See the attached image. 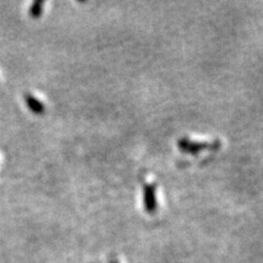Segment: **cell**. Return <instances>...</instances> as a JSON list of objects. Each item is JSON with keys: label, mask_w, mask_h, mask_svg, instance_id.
<instances>
[{"label": "cell", "mask_w": 263, "mask_h": 263, "mask_svg": "<svg viewBox=\"0 0 263 263\" xmlns=\"http://www.w3.org/2000/svg\"><path fill=\"white\" fill-rule=\"evenodd\" d=\"M23 99L29 110L32 113H34L36 115H42L45 113V110H46L45 104L41 100H39L36 97H34L31 93H24Z\"/></svg>", "instance_id": "obj_1"}, {"label": "cell", "mask_w": 263, "mask_h": 263, "mask_svg": "<svg viewBox=\"0 0 263 263\" xmlns=\"http://www.w3.org/2000/svg\"><path fill=\"white\" fill-rule=\"evenodd\" d=\"M44 6H45V3L43 0H35V2L33 3L30 7L29 14L33 19H39L44 12Z\"/></svg>", "instance_id": "obj_2"}, {"label": "cell", "mask_w": 263, "mask_h": 263, "mask_svg": "<svg viewBox=\"0 0 263 263\" xmlns=\"http://www.w3.org/2000/svg\"><path fill=\"white\" fill-rule=\"evenodd\" d=\"M110 263H120V262H119V260H118V259H115V258H114V259H112V260L110 261Z\"/></svg>", "instance_id": "obj_3"}]
</instances>
